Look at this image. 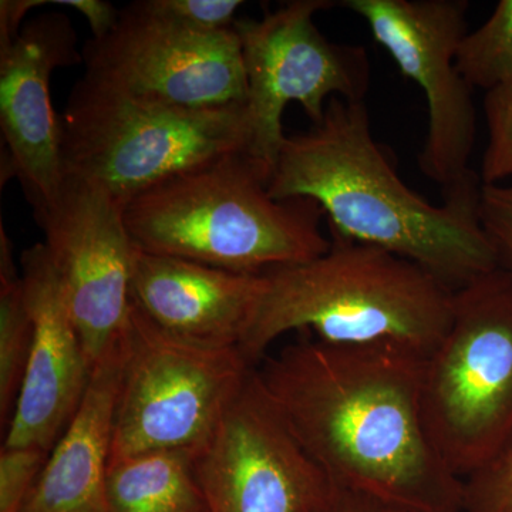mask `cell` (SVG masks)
Masks as SVG:
<instances>
[{"label":"cell","mask_w":512,"mask_h":512,"mask_svg":"<svg viewBox=\"0 0 512 512\" xmlns=\"http://www.w3.org/2000/svg\"><path fill=\"white\" fill-rule=\"evenodd\" d=\"M424 357L302 339L266 356L259 382L333 485L413 512H463V478L431 443Z\"/></svg>","instance_id":"6da1fadb"},{"label":"cell","mask_w":512,"mask_h":512,"mask_svg":"<svg viewBox=\"0 0 512 512\" xmlns=\"http://www.w3.org/2000/svg\"><path fill=\"white\" fill-rule=\"evenodd\" d=\"M481 188L476 174L431 204L404 183L373 136L365 101L340 97L319 124L286 136L268 185L275 200L318 202L328 231L409 259L451 291L500 268L481 225Z\"/></svg>","instance_id":"7a4b0ae2"},{"label":"cell","mask_w":512,"mask_h":512,"mask_svg":"<svg viewBox=\"0 0 512 512\" xmlns=\"http://www.w3.org/2000/svg\"><path fill=\"white\" fill-rule=\"evenodd\" d=\"M328 234L325 254L262 274L242 355L255 366L298 330L332 345L394 346L427 359L450 326L454 291L409 259Z\"/></svg>","instance_id":"3957f363"},{"label":"cell","mask_w":512,"mask_h":512,"mask_svg":"<svg viewBox=\"0 0 512 512\" xmlns=\"http://www.w3.org/2000/svg\"><path fill=\"white\" fill-rule=\"evenodd\" d=\"M271 168L244 151L161 181L124 205L134 247L225 271L265 274L329 251L325 211L309 198L275 200Z\"/></svg>","instance_id":"277c9868"},{"label":"cell","mask_w":512,"mask_h":512,"mask_svg":"<svg viewBox=\"0 0 512 512\" xmlns=\"http://www.w3.org/2000/svg\"><path fill=\"white\" fill-rule=\"evenodd\" d=\"M62 123L64 178L103 187L124 205L173 175L224 154L249 150L244 106H174L83 76Z\"/></svg>","instance_id":"5b68a950"},{"label":"cell","mask_w":512,"mask_h":512,"mask_svg":"<svg viewBox=\"0 0 512 512\" xmlns=\"http://www.w3.org/2000/svg\"><path fill=\"white\" fill-rule=\"evenodd\" d=\"M431 443L466 478L512 437V275L497 268L453 293V316L424 359Z\"/></svg>","instance_id":"8992f818"},{"label":"cell","mask_w":512,"mask_h":512,"mask_svg":"<svg viewBox=\"0 0 512 512\" xmlns=\"http://www.w3.org/2000/svg\"><path fill=\"white\" fill-rule=\"evenodd\" d=\"M120 345L110 463L150 451L197 453L255 369L238 348L168 335L133 303Z\"/></svg>","instance_id":"52a82bcc"},{"label":"cell","mask_w":512,"mask_h":512,"mask_svg":"<svg viewBox=\"0 0 512 512\" xmlns=\"http://www.w3.org/2000/svg\"><path fill=\"white\" fill-rule=\"evenodd\" d=\"M328 0H293L259 20L235 23L247 74L248 153L274 173L286 136L282 117L292 101L312 124L332 97L365 101L372 66L365 47L330 42L315 25Z\"/></svg>","instance_id":"ba28073f"},{"label":"cell","mask_w":512,"mask_h":512,"mask_svg":"<svg viewBox=\"0 0 512 512\" xmlns=\"http://www.w3.org/2000/svg\"><path fill=\"white\" fill-rule=\"evenodd\" d=\"M427 101L426 140L419 168L441 192L476 175L470 158L478 119L473 89L458 73L456 55L468 33L464 0H345Z\"/></svg>","instance_id":"9c48e42d"},{"label":"cell","mask_w":512,"mask_h":512,"mask_svg":"<svg viewBox=\"0 0 512 512\" xmlns=\"http://www.w3.org/2000/svg\"><path fill=\"white\" fill-rule=\"evenodd\" d=\"M84 76L174 106H244L248 83L237 29L197 33L147 15L131 3L117 25L82 50Z\"/></svg>","instance_id":"30bf717a"},{"label":"cell","mask_w":512,"mask_h":512,"mask_svg":"<svg viewBox=\"0 0 512 512\" xmlns=\"http://www.w3.org/2000/svg\"><path fill=\"white\" fill-rule=\"evenodd\" d=\"M208 512H308L335 485L296 439L252 370L195 453Z\"/></svg>","instance_id":"8fae6325"},{"label":"cell","mask_w":512,"mask_h":512,"mask_svg":"<svg viewBox=\"0 0 512 512\" xmlns=\"http://www.w3.org/2000/svg\"><path fill=\"white\" fill-rule=\"evenodd\" d=\"M123 211L100 185L66 177L55 204L35 217L93 370L119 342L130 312L134 244Z\"/></svg>","instance_id":"7c38bea8"},{"label":"cell","mask_w":512,"mask_h":512,"mask_svg":"<svg viewBox=\"0 0 512 512\" xmlns=\"http://www.w3.org/2000/svg\"><path fill=\"white\" fill-rule=\"evenodd\" d=\"M76 39L67 16L45 13L0 50V127L8 148L2 185L18 178L35 217L55 204L64 183L62 123L50 82L56 69L82 60Z\"/></svg>","instance_id":"4fadbf2b"},{"label":"cell","mask_w":512,"mask_h":512,"mask_svg":"<svg viewBox=\"0 0 512 512\" xmlns=\"http://www.w3.org/2000/svg\"><path fill=\"white\" fill-rule=\"evenodd\" d=\"M20 265L33 339L5 446L50 453L79 409L93 367L43 242L26 249Z\"/></svg>","instance_id":"5bb4252c"},{"label":"cell","mask_w":512,"mask_h":512,"mask_svg":"<svg viewBox=\"0 0 512 512\" xmlns=\"http://www.w3.org/2000/svg\"><path fill=\"white\" fill-rule=\"evenodd\" d=\"M262 288V274L225 271L134 247L131 303L184 342L239 349Z\"/></svg>","instance_id":"9a60e30c"},{"label":"cell","mask_w":512,"mask_h":512,"mask_svg":"<svg viewBox=\"0 0 512 512\" xmlns=\"http://www.w3.org/2000/svg\"><path fill=\"white\" fill-rule=\"evenodd\" d=\"M121 345L93 370L87 392L18 512H110L107 501Z\"/></svg>","instance_id":"2e32d148"},{"label":"cell","mask_w":512,"mask_h":512,"mask_svg":"<svg viewBox=\"0 0 512 512\" xmlns=\"http://www.w3.org/2000/svg\"><path fill=\"white\" fill-rule=\"evenodd\" d=\"M110 512H208L195 453L150 451L111 461L107 476Z\"/></svg>","instance_id":"e0dca14e"},{"label":"cell","mask_w":512,"mask_h":512,"mask_svg":"<svg viewBox=\"0 0 512 512\" xmlns=\"http://www.w3.org/2000/svg\"><path fill=\"white\" fill-rule=\"evenodd\" d=\"M33 323L25 284L13 261L12 242L0 224V417L10 423L25 377Z\"/></svg>","instance_id":"ac0fdd59"},{"label":"cell","mask_w":512,"mask_h":512,"mask_svg":"<svg viewBox=\"0 0 512 512\" xmlns=\"http://www.w3.org/2000/svg\"><path fill=\"white\" fill-rule=\"evenodd\" d=\"M456 66L473 90L512 86V0H500L487 22L464 36Z\"/></svg>","instance_id":"d6986e66"},{"label":"cell","mask_w":512,"mask_h":512,"mask_svg":"<svg viewBox=\"0 0 512 512\" xmlns=\"http://www.w3.org/2000/svg\"><path fill=\"white\" fill-rule=\"evenodd\" d=\"M483 109L488 144L481 160V183L503 184L512 178V86L485 93Z\"/></svg>","instance_id":"ffe728a7"},{"label":"cell","mask_w":512,"mask_h":512,"mask_svg":"<svg viewBox=\"0 0 512 512\" xmlns=\"http://www.w3.org/2000/svg\"><path fill=\"white\" fill-rule=\"evenodd\" d=\"M138 8L163 22L197 33L234 29L239 0H140Z\"/></svg>","instance_id":"44dd1931"},{"label":"cell","mask_w":512,"mask_h":512,"mask_svg":"<svg viewBox=\"0 0 512 512\" xmlns=\"http://www.w3.org/2000/svg\"><path fill=\"white\" fill-rule=\"evenodd\" d=\"M463 483V512H512V437Z\"/></svg>","instance_id":"7402d4cb"},{"label":"cell","mask_w":512,"mask_h":512,"mask_svg":"<svg viewBox=\"0 0 512 512\" xmlns=\"http://www.w3.org/2000/svg\"><path fill=\"white\" fill-rule=\"evenodd\" d=\"M49 451L33 447L3 446L0 453V512H18L37 477L42 473Z\"/></svg>","instance_id":"603a6c76"},{"label":"cell","mask_w":512,"mask_h":512,"mask_svg":"<svg viewBox=\"0 0 512 512\" xmlns=\"http://www.w3.org/2000/svg\"><path fill=\"white\" fill-rule=\"evenodd\" d=\"M480 218L498 265L512 275V183L481 188Z\"/></svg>","instance_id":"cb8c5ba5"},{"label":"cell","mask_w":512,"mask_h":512,"mask_svg":"<svg viewBox=\"0 0 512 512\" xmlns=\"http://www.w3.org/2000/svg\"><path fill=\"white\" fill-rule=\"evenodd\" d=\"M308 512H413L397 505L384 503L369 495L335 487L332 494L318 507Z\"/></svg>","instance_id":"d4e9b609"},{"label":"cell","mask_w":512,"mask_h":512,"mask_svg":"<svg viewBox=\"0 0 512 512\" xmlns=\"http://www.w3.org/2000/svg\"><path fill=\"white\" fill-rule=\"evenodd\" d=\"M50 3L77 10L89 23L93 39L110 33L120 18V10L104 0H50Z\"/></svg>","instance_id":"484cf974"},{"label":"cell","mask_w":512,"mask_h":512,"mask_svg":"<svg viewBox=\"0 0 512 512\" xmlns=\"http://www.w3.org/2000/svg\"><path fill=\"white\" fill-rule=\"evenodd\" d=\"M50 3V0H2L0 2V50L8 49L22 32L23 20L29 10Z\"/></svg>","instance_id":"4316f807"}]
</instances>
